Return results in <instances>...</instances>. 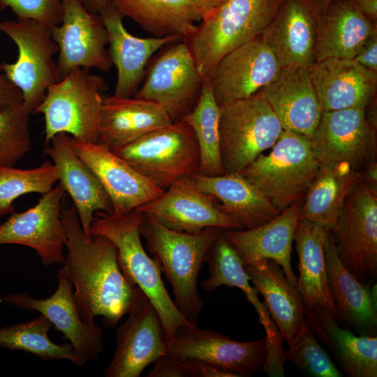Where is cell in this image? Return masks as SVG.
<instances>
[{
    "label": "cell",
    "instance_id": "obj_7",
    "mask_svg": "<svg viewBox=\"0 0 377 377\" xmlns=\"http://www.w3.org/2000/svg\"><path fill=\"white\" fill-rule=\"evenodd\" d=\"M112 151L163 191L176 180L199 172L198 143L192 129L182 119Z\"/></svg>",
    "mask_w": 377,
    "mask_h": 377
},
{
    "label": "cell",
    "instance_id": "obj_4",
    "mask_svg": "<svg viewBox=\"0 0 377 377\" xmlns=\"http://www.w3.org/2000/svg\"><path fill=\"white\" fill-rule=\"evenodd\" d=\"M284 0H226L202 20L187 43L200 75L207 78L230 51L260 36Z\"/></svg>",
    "mask_w": 377,
    "mask_h": 377
},
{
    "label": "cell",
    "instance_id": "obj_30",
    "mask_svg": "<svg viewBox=\"0 0 377 377\" xmlns=\"http://www.w3.org/2000/svg\"><path fill=\"white\" fill-rule=\"evenodd\" d=\"M316 32V61L354 59L377 34V26L357 10L353 0H332L318 13Z\"/></svg>",
    "mask_w": 377,
    "mask_h": 377
},
{
    "label": "cell",
    "instance_id": "obj_34",
    "mask_svg": "<svg viewBox=\"0 0 377 377\" xmlns=\"http://www.w3.org/2000/svg\"><path fill=\"white\" fill-rule=\"evenodd\" d=\"M250 281L263 295L272 318L287 342L298 330L305 317V307L295 286L279 265L266 259L244 266Z\"/></svg>",
    "mask_w": 377,
    "mask_h": 377
},
{
    "label": "cell",
    "instance_id": "obj_41",
    "mask_svg": "<svg viewBox=\"0 0 377 377\" xmlns=\"http://www.w3.org/2000/svg\"><path fill=\"white\" fill-rule=\"evenodd\" d=\"M29 114L23 103L0 110V166H13L30 150Z\"/></svg>",
    "mask_w": 377,
    "mask_h": 377
},
{
    "label": "cell",
    "instance_id": "obj_39",
    "mask_svg": "<svg viewBox=\"0 0 377 377\" xmlns=\"http://www.w3.org/2000/svg\"><path fill=\"white\" fill-rule=\"evenodd\" d=\"M57 181V168L50 161L31 169L0 166V217L15 212L17 198L31 193L43 195Z\"/></svg>",
    "mask_w": 377,
    "mask_h": 377
},
{
    "label": "cell",
    "instance_id": "obj_37",
    "mask_svg": "<svg viewBox=\"0 0 377 377\" xmlns=\"http://www.w3.org/2000/svg\"><path fill=\"white\" fill-rule=\"evenodd\" d=\"M220 106L208 78H205L195 108L182 119L192 129L200 152L199 174L216 177L225 174L220 155Z\"/></svg>",
    "mask_w": 377,
    "mask_h": 377
},
{
    "label": "cell",
    "instance_id": "obj_40",
    "mask_svg": "<svg viewBox=\"0 0 377 377\" xmlns=\"http://www.w3.org/2000/svg\"><path fill=\"white\" fill-rule=\"evenodd\" d=\"M287 343L286 360L298 369L315 377L342 376L341 372L318 343L306 316L297 332Z\"/></svg>",
    "mask_w": 377,
    "mask_h": 377
},
{
    "label": "cell",
    "instance_id": "obj_35",
    "mask_svg": "<svg viewBox=\"0 0 377 377\" xmlns=\"http://www.w3.org/2000/svg\"><path fill=\"white\" fill-rule=\"evenodd\" d=\"M123 17H128L155 37L191 36L201 21L191 0H108Z\"/></svg>",
    "mask_w": 377,
    "mask_h": 377
},
{
    "label": "cell",
    "instance_id": "obj_23",
    "mask_svg": "<svg viewBox=\"0 0 377 377\" xmlns=\"http://www.w3.org/2000/svg\"><path fill=\"white\" fill-rule=\"evenodd\" d=\"M303 201L281 212L270 221L250 229L223 231L226 241L235 250L243 265H252L272 260L281 266L288 280L295 286L297 276L291 266L295 231Z\"/></svg>",
    "mask_w": 377,
    "mask_h": 377
},
{
    "label": "cell",
    "instance_id": "obj_10",
    "mask_svg": "<svg viewBox=\"0 0 377 377\" xmlns=\"http://www.w3.org/2000/svg\"><path fill=\"white\" fill-rule=\"evenodd\" d=\"M330 231L343 266L371 285L377 276V190L359 180Z\"/></svg>",
    "mask_w": 377,
    "mask_h": 377
},
{
    "label": "cell",
    "instance_id": "obj_33",
    "mask_svg": "<svg viewBox=\"0 0 377 377\" xmlns=\"http://www.w3.org/2000/svg\"><path fill=\"white\" fill-rule=\"evenodd\" d=\"M305 309L315 336L332 351L348 376H377L376 336L355 335L350 330L341 327L335 318L318 306Z\"/></svg>",
    "mask_w": 377,
    "mask_h": 377
},
{
    "label": "cell",
    "instance_id": "obj_12",
    "mask_svg": "<svg viewBox=\"0 0 377 377\" xmlns=\"http://www.w3.org/2000/svg\"><path fill=\"white\" fill-rule=\"evenodd\" d=\"M51 31L58 46L61 78L76 68L110 70L106 28L101 16L88 11L80 0L62 1L61 21Z\"/></svg>",
    "mask_w": 377,
    "mask_h": 377
},
{
    "label": "cell",
    "instance_id": "obj_36",
    "mask_svg": "<svg viewBox=\"0 0 377 377\" xmlns=\"http://www.w3.org/2000/svg\"><path fill=\"white\" fill-rule=\"evenodd\" d=\"M359 180V172L348 163H320L318 173L302 202L299 219L332 230L346 196Z\"/></svg>",
    "mask_w": 377,
    "mask_h": 377
},
{
    "label": "cell",
    "instance_id": "obj_6",
    "mask_svg": "<svg viewBox=\"0 0 377 377\" xmlns=\"http://www.w3.org/2000/svg\"><path fill=\"white\" fill-rule=\"evenodd\" d=\"M105 80L89 71L76 68L49 86L44 98L32 114H42L45 145L57 133L77 140L97 142Z\"/></svg>",
    "mask_w": 377,
    "mask_h": 377
},
{
    "label": "cell",
    "instance_id": "obj_26",
    "mask_svg": "<svg viewBox=\"0 0 377 377\" xmlns=\"http://www.w3.org/2000/svg\"><path fill=\"white\" fill-rule=\"evenodd\" d=\"M324 252L328 286L337 311L338 323L341 322L360 335H376V285L371 287L362 283L343 266L330 230Z\"/></svg>",
    "mask_w": 377,
    "mask_h": 377
},
{
    "label": "cell",
    "instance_id": "obj_31",
    "mask_svg": "<svg viewBox=\"0 0 377 377\" xmlns=\"http://www.w3.org/2000/svg\"><path fill=\"white\" fill-rule=\"evenodd\" d=\"M190 178L198 189L218 200L216 207L236 220L242 229L260 226L280 214L269 199L239 172L216 177L197 173Z\"/></svg>",
    "mask_w": 377,
    "mask_h": 377
},
{
    "label": "cell",
    "instance_id": "obj_18",
    "mask_svg": "<svg viewBox=\"0 0 377 377\" xmlns=\"http://www.w3.org/2000/svg\"><path fill=\"white\" fill-rule=\"evenodd\" d=\"M115 340L112 359L104 371L106 377H139L169 351L165 327L147 298L127 314L116 330Z\"/></svg>",
    "mask_w": 377,
    "mask_h": 377
},
{
    "label": "cell",
    "instance_id": "obj_15",
    "mask_svg": "<svg viewBox=\"0 0 377 377\" xmlns=\"http://www.w3.org/2000/svg\"><path fill=\"white\" fill-rule=\"evenodd\" d=\"M321 163H348L357 171L376 161L377 129L366 119L364 109L323 111L311 138Z\"/></svg>",
    "mask_w": 377,
    "mask_h": 377
},
{
    "label": "cell",
    "instance_id": "obj_9",
    "mask_svg": "<svg viewBox=\"0 0 377 377\" xmlns=\"http://www.w3.org/2000/svg\"><path fill=\"white\" fill-rule=\"evenodd\" d=\"M0 31L16 44L18 54L13 63H2L3 71L20 91L22 102L32 114L50 85L61 77L54 56L58 46L51 27L35 20L17 18L0 22Z\"/></svg>",
    "mask_w": 377,
    "mask_h": 377
},
{
    "label": "cell",
    "instance_id": "obj_3",
    "mask_svg": "<svg viewBox=\"0 0 377 377\" xmlns=\"http://www.w3.org/2000/svg\"><path fill=\"white\" fill-rule=\"evenodd\" d=\"M142 216L137 209L123 214L96 212L89 235L105 237L115 245L122 272L156 309L171 341L180 325L192 324L179 311L165 287L159 261L150 258L143 248L140 233Z\"/></svg>",
    "mask_w": 377,
    "mask_h": 377
},
{
    "label": "cell",
    "instance_id": "obj_28",
    "mask_svg": "<svg viewBox=\"0 0 377 377\" xmlns=\"http://www.w3.org/2000/svg\"><path fill=\"white\" fill-rule=\"evenodd\" d=\"M172 122L156 102L113 94L103 98L97 142L113 151Z\"/></svg>",
    "mask_w": 377,
    "mask_h": 377
},
{
    "label": "cell",
    "instance_id": "obj_27",
    "mask_svg": "<svg viewBox=\"0 0 377 377\" xmlns=\"http://www.w3.org/2000/svg\"><path fill=\"white\" fill-rule=\"evenodd\" d=\"M260 91L283 130L311 138L323 110L309 68H283Z\"/></svg>",
    "mask_w": 377,
    "mask_h": 377
},
{
    "label": "cell",
    "instance_id": "obj_49",
    "mask_svg": "<svg viewBox=\"0 0 377 377\" xmlns=\"http://www.w3.org/2000/svg\"><path fill=\"white\" fill-rule=\"evenodd\" d=\"M357 10L369 20L376 23L377 0H353Z\"/></svg>",
    "mask_w": 377,
    "mask_h": 377
},
{
    "label": "cell",
    "instance_id": "obj_29",
    "mask_svg": "<svg viewBox=\"0 0 377 377\" xmlns=\"http://www.w3.org/2000/svg\"><path fill=\"white\" fill-rule=\"evenodd\" d=\"M206 262L209 264V275L202 281V289L212 292L221 286L240 289L255 308L258 316V323L265 331L267 357L272 360L281 358L285 351L282 346L283 339L267 305L260 300L256 288L251 286L244 265L223 237V231L209 251Z\"/></svg>",
    "mask_w": 377,
    "mask_h": 377
},
{
    "label": "cell",
    "instance_id": "obj_44",
    "mask_svg": "<svg viewBox=\"0 0 377 377\" xmlns=\"http://www.w3.org/2000/svg\"><path fill=\"white\" fill-rule=\"evenodd\" d=\"M22 103L20 91L8 78L0 64V110Z\"/></svg>",
    "mask_w": 377,
    "mask_h": 377
},
{
    "label": "cell",
    "instance_id": "obj_2",
    "mask_svg": "<svg viewBox=\"0 0 377 377\" xmlns=\"http://www.w3.org/2000/svg\"><path fill=\"white\" fill-rule=\"evenodd\" d=\"M223 230L209 227L196 233L177 232L142 213L140 235L170 283L175 305L193 325H198L204 306L198 293V276L209 251Z\"/></svg>",
    "mask_w": 377,
    "mask_h": 377
},
{
    "label": "cell",
    "instance_id": "obj_42",
    "mask_svg": "<svg viewBox=\"0 0 377 377\" xmlns=\"http://www.w3.org/2000/svg\"><path fill=\"white\" fill-rule=\"evenodd\" d=\"M63 0H0V9L9 8L17 18H28L50 27L61 21Z\"/></svg>",
    "mask_w": 377,
    "mask_h": 377
},
{
    "label": "cell",
    "instance_id": "obj_8",
    "mask_svg": "<svg viewBox=\"0 0 377 377\" xmlns=\"http://www.w3.org/2000/svg\"><path fill=\"white\" fill-rule=\"evenodd\" d=\"M283 131L260 91L220 107V155L225 174L239 172L272 148Z\"/></svg>",
    "mask_w": 377,
    "mask_h": 377
},
{
    "label": "cell",
    "instance_id": "obj_1",
    "mask_svg": "<svg viewBox=\"0 0 377 377\" xmlns=\"http://www.w3.org/2000/svg\"><path fill=\"white\" fill-rule=\"evenodd\" d=\"M67 239L63 265L75 287L73 296L81 319L94 323L97 316L113 328L147 297L122 272L115 245L101 235L87 236L74 207L62 209Z\"/></svg>",
    "mask_w": 377,
    "mask_h": 377
},
{
    "label": "cell",
    "instance_id": "obj_47",
    "mask_svg": "<svg viewBox=\"0 0 377 377\" xmlns=\"http://www.w3.org/2000/svg\"><path fill=\"white\" fill-rule=\"evenodd\" d=\"M201 20L215 12L226 0H191Z\"/></svg>",
    "mask_w": 377,
    "mask_h": 377
},
{
    "label": "cell",
    "instance_id": "obj_46",
    "mask_svg": "<svg viewBox=\"0 0 377 377\" xmlns=\"http://www.w3.org/2000/svg\"><path fill=\"white\" fill-rule=\"evenodd\" d=\"M353 59L364 67L377 72V34L369 38Z\"/></svg>",
    "mask_w": 377,
    "mask_h": 377
},
{
    "label": "cell",
    "instance_id": "obj_16",
    "mask_svg": "<svg viewBox=\"0 0 377 377\" xmlns=\"http://www.w3.org/2000/svg\"><path fill=\"white\" fill-rule=\"evenodd\" d=\"M57 279L56 290L45 299L18 293L3 296L0 303L40 312L63 333L83 365L88 361H96L103 350V330L95 322L88 323L81 319L73 296V286L64 266L59 270Z\"/></svg>",
    "mask_w": 377,
    "mask_h": 377
},
{
    "label": "cell",
    "instance_id": "obj_24",
    "mask_svg": "<svg viewBox=\"0 0 377 377\" xmlns=\"http://www.w3.org/2000/svg\"><path fill=\"white\" fill-rule=\"evenodd\" d=\"M98 15L106 28L110 58L117 69L114 94L132 97L143 81L151 57L165 45L182 38L177 36L148 38L133 36L124 27V17L110 3Z\"/></svg>",
    "mask_w": 377,
    "mask_h": 377
},
{
    "label": "cell",
    "instance_id": "obj_50",
    "mask_svg": "<svg viewBox=\"0 0 377 377\" xmlns=\"http://www.w3.org/2000/svg\"><path fill=\"white\" fill-rule=\"evenodd\" d=\"M88 11L98 14L109 4L108 0H80Z\"/></svg>",
    "mask_w": 377,
    "mask_h": 377
},
{
    "label": "cell",
    "instance_id": "obj_45",
    "mask_svg": "<svg viewBox=\"0 0 377 377\" xmlns=\"http://www.w3.org/2000/svg\"><path fill=\"white\" fill-rule=\"evenodd\" d=\"M188 377H234L231 374L198 360H182Z\"/></svg>",
    "mask_w": 377,
    "mask_h": 377
},
{
    "label": "cell",
    "instance_id": "obj_5",
    "mask_svg": "<svg viewBox=\"0 0 377 377\" xmlns=\"http://www.w3.org/2000/svg\"><path fill=\"white\" fill-rule=\"evenodd\" d=\"M267 155L260 154L239 172L281 213L303 201L318 173L311 139L283 130Z\"/></svg>",
    "mask_w": 377,
    "mask_h": 377
},
{
    "label": "cell",
    "instance_id": "obj_14",
    "mask_svg": "<svg viewBox=\"0 0 377 377\" xmlns=\"http://www.w3.org/2000/svg\"><path fill=\"white\" fill-rule=\"evenodd\" d=\"M65 193L59 182L43 194L34 206L11 214L0 225V245L26 246L35 250L45 266L64 265L67 235L61 218V202Z\"/></svg>",
    "mask_w": 377,
    "mask_h": 377
},
{
    "label": "cell",
    "instance_id": "obj_19",
    "mask_svg": "<svg viewBox=\"0 0 377 377\" xmlns=\"http://www.w3.org/2000/svg\"><path fill=\"white\" fill-rule=\"evenodd\" d=\"M136 209L181 232L196 233L209 227L242 229L236 220L221 212L215 200L198 189L190 177L176 180L159 197Z\"/></svg>",
    "mask_w": 377,
    "mask_h": 377
},
{
    "label": "cell",
    "instance_id": "obj_38",
    "mask_svg": "<svg viewBox=\"0 0 377 377\" xmlns=\"http://www.w3.org/2000/svg\"><path fill=\"white\" fill-rule=\"evenodd\" d=\"M52 323L44 316L0 328V346L29 353L43 360H67L83 366L69 342L55 343L49 337Z\"/></svg>",
    "mask_w": 377,
    "mask_h": 377
},
{
    "label": "cell",
    "instance_id": "obj_20",
    "mask_svg": "<svg viewBox=\"0 0 377 377\" xmlns=\"http://www.w3.org/2000/svg\"><path fill=\"white\" fill-rule=\"evenodd\" d=\"M76 154L94 171L108 193L114 214H123L159 197L164 191L112 150L70 137Z\"/></svg>",
    "mask_w": 377,
    "mask_h": 377
},
{
    "label": "cell",
    "instance_id": "obj_48",
    "mask_svg": "<svg viewBox=\"0 0 377 377\" xmlns=\"http://www.w3.org/2000/svg\"><path fill=\"white\" fill-rule=\"evenodd\" d=\"M360 180L377 190V161H374L359 171Z\"/></svg>",
    "mask_w": 377,
    "mask_h": 377
},
{
    "label": "cell",
    "instance_id": "obj_43",
    "mask_svg": "<svg viewBox=\"0 0 377 377\" xmlns=\"http://www.w3.org/2000/svg\"><path fill=\"white\" fill-rule=\"evenodd\" d=\"M147 377H188L183 360L177 359L168 353L156 362Z\"/></svg>",
    "mask_w": 377,
    "mask_h": 377
},
{
    "label": "cell",
    "instance_id": "obj_52",
    "mask_svg": "<svg viewBox=\"0 0 377 377\" xmlns=\"http://www.w3.org/2000/svg\"><path fill=\"white\" fill-rule=\"evenodd\" d=\"M332 0H311L317 13L326 7Z\"/></svg>",
    "mask_w": 377,
    "mask_h": 377
},
{
    "label": "cell",
    "instance_id": "obj_25",
    "mask_svg": "<svg viewBox=\"0 0 377 377\" xmlns=\"http://www.w3.org/2000/svg\"><path fill=\"white\" fill-rule=\"evenodd\" d=\"M43 152L48 156L58 172V181L68 193L87 236L96 212L113 214L111 200L98 178L76 154L69 135H55Z\"/></svg>",
    "mask_w": 377,
    "mask_h": 377
},
{
    "label": "cell",
    "instance_id": "obj_13",
    "mask_svg": "<svg viewBox=\"0 0 377 377\" xmlns=\"http://www.w3.org/2000/svg\"><path fill=\"white\" fill-rule=\"evenodd\" d=\"M168 353L179 360H198L231 374L251 376L264 370L265 338L240 342L218 332L182 325L169 343Z\"/></svg>",
    "mask_w": 377,
    "mask_h": 377
},
{
    "label": "cell",
    "instance_id": "obj_22",
    "mask_svg": "<svg viewBox=\"0 0 377 377\" xmlns=\"http://www.w3.org/2000/svg\"><path fill=\"white\" fill-rule=\"evenodd\" d=\"M309 71L323 111L365 109L376 99L377 72L353 59L327 58Z\"/></svg>",
    "mask_w": 377,
    "mask_h": 377
},
{
    "label": "cell",
    "instance_id": "obj_32",
    "mask_svg": "<svg viewBox=\"0 0 377 377\" xmlns=\"http://www.w3.org/2000/svg\"><path fill=\"white\" fill-rule=\"evenodd\" d=\"M330 229L316 223L299 219L294 241L298 254L299 277L295 288L305 309L318 306L338 322L332 298L325 259L324 246Z\"/></svg>",
    "mask_w": 377,
    "mask_h": 377
},
{
    "label": "cell",
    "instance_id": "obj_21",
    "mask_svg": "<svg viewBox=\"0 0 377 377\" xmlns=\"http://www.w3.org/2000/svg\"><path fill=\"white\" fill-rule=\"evenodd\" d=\"M317 15L311 0H284L261 34L282 68L316 61Z\"/></svg>",
    "mask_w": 377,
    "mask_h": 377
},
{
    "label": "cell",
    "instance_id": "obj_51",
    "mask_svg": "<svg viewBox=\"0 0 377 377\" xmlns=\"http://www.w3.org/2000/svg\"><path fill=\"white\" fill-rule=\"evenodd\" d=\"M376 99L373 101L364 109L365 117L368 123L377 129V108Z\"/></svg>",
    "mask_w": 377,
    "mask_h": 377
},
{
    "label": "cell",
    "instance_id": "obj_17",
    "mask_svg": "<svg viewBox=\"0 0 377 377\" xmlns=\"http://www.w3.org/2000/svg\"><path fill=\"white\" fill-rule=\"evenodd\" d=\"M281 70L260 35L224 55L207 78L221 107L260 91L274 81Z\"/></svg>",
    "mask_w": 377,
    "mask_h": 377
},
{
    "label": "cell",
    "instance_id": "obj_11",
    "mask_svg": "<svg viewBox=\"0 0 377 377\" xmlns=\"http://www.w3.org/2000/svg\"><path fill=\"white\" fill-rule=\"evenodd\" d=\"M159 51L133 96L158 103L177 121L196 105L205 79L183 38Z\"/></svg>",
    "mask_w": 377,
    "mask_h": 377
}]
</instances>
